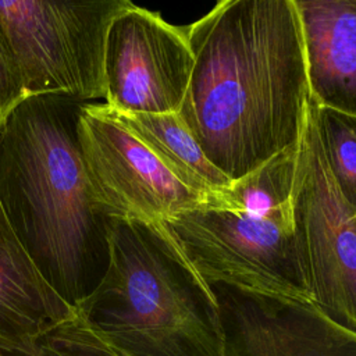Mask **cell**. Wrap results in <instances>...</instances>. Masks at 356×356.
<instances>
[{"label":"cell","instance_id":"16","mask_svg":"<svg viewBox=\"0 0 356 356\" xmlns=\"http://www.w3.org/2000/svg\"><path fill=\"white\" fill-rule=\"evenodd\" d=\"M26 97L19 65L0 25V128Z\"/></svg>","mask_w":356,"mask_h":356},{"label":"cell","instance_id":"1","mask_svg":"<svg viewBox=\"0 0 356 356\" xmlns=\"http://www.w3.org/2000/svg\"><path fill=\"white\" fill-rule=\"evenodd\" d=\"M193 56L178 115L231 181L298 145L310 100L293 0H224L185 28Z\"/></svg>","mask_w":356,"mask_h":356},{"label":"cell","instance_id":"6","mask_svg":"<svg viewBox=\"0 0 356 356\" xmlns=\"http://www.w3.org/2000/svg\"><path fill=\"white\" fill-rule=\"evenodd\" d=\"M291 209L310 303L356 335V209L341 196L328 171L310 100L298 143Z\"/></svg>","mask_w":356,"mask_h":356},{"label":"cell","instance_id":"7","mask_svg":"<svg viewBox=\"0 0 356 356\" xmlns=\"http://www.w3.org/2000/svg\"><path fill=\"white\" fill-rule=\"evenodd\" d=\"M78 138L90 184L114 217L163 222L204 200L181 184L106 103L83 104Z\"/></svg>","mask_w":356,"mask_h":356},{"label":"cell","instance_id":"8","mask_svg":"<svg viewBox=\"0 0 356 356\" xmlns=\"http://www.w3.org/2000/svg\"><path fill=\"white\" fill-rule=\"evenodd\" d=\"M192 67L185 28L132 3L107 32L104 103L118 113H178Z\"/></svg>","mask_w":356,"mask_h":356},{"label":"cell","instance_id":"4","mask_svg":"<svg viewBox=\"0 0 356 356\" xmlns=\"http://www.w3.org/2000/svg\"><path fill=\"white\" fill-rule=\"evenodd\" d=\"M132 3L0 0V25L28 96L106 97L104 51L113 19Z\"/></svg>","mask_w":356,"mask_h":356},{"label":"cell","instance_id":"15","mask_svg":"<svg viewBox=\"0 0 356 356\" xmlns=\"http://www.w3.org/2000/svg\"><path fill=\"white\" fill-rule=\"evenodd\" d=\"M11 356H124L92 331L75 312L40 335L29 353L10 352Z\"/></svg>","mask_w":356,"mask_h":356},{"label":"cell","instance_id":"12","mask_svg":"<svg viewBox=\"0 0 356 356\" xmlns=\"http://www.w3.org/2000/svg\"><path fill=\"white\" fill-rule=\"evenodd\" d=\"M110 110L181 184L197 195L206 197L232 182L207 160L178 113L129 114Z\"/></svg>","mask_w":356,"mask_h":356},{"label":"cell","instance_id":"17","mask_svg":"<svg viewBox=\"0 0 356 356\" xmlns=\"http://www.w3.org/2000/svg\"><path fill=\"white\" fill-rule=\"evenodd\" d=\"M0 356H11V355L7 353V352H1V350H0Z\"/></svg>","mask_w":356,"mask_h":356},{"label":"cell","instance_id":"2","mask_svg":"<svg viewBox=\"0 0 356 356\" xmlns=\"http://www.w3.org/2000/svg\"><path fill=\"white\" fill-rule=\"evenodd\" d=\"M85 103L28 96L0 128L4 216L38 273L74 310L108 267L114 221L82 157L78 122Z\"/></svg>","mask_w":356,"mask_h":356},{"label":"cell","instance_id":"13","mask_svg":"<svg viewBox=\"0 0 356 356\" xmlns=\"http://www.w3.org/2000/svg\"><path fill=\"white\" fill-rule=\"evenodd\" d=\"M296 159L298 145L277 153L221 192L207 195L203 203L260 217L291 214Z\"/></svg>","mask_w":356,"mask_h":356},{"label":"cell","instance_id":"3","mask_svg":"<svg viewBox=\"0 0 356 356\" xmlns=\"http://www.w3.org/2000/svg\"><path fill=\"white\" fill-rule=\"evenodd\" d=\"M75 312L124 356H224L211 288L159 221L114 217L108 267Z\"/></svg>","mask_w":356,"mask_h":356},{"label":"cell","instance_id":"5","mask_svg":"<svg viewBox=\"0 0 356 356\" xmlns=\"http://www.w3.org/2000/svg\"><path fill=\"white\" fill-rule=\"evenodd\" d=\"M163 224L207 284L310 302L292 213L260 217L202 202Z\"/></svg>","mask_w":356,"mask_h":356},{"label":"cell","instance_id":"14","mask_svg":"<svg viewBox=\"0 0 356 356\" xmlns=\"http://www.w3.org/2000/svg\"><path fill=\"white\" fill-rule=\"evenodd\" d=\"M320 147L338 192L356 209V115L310 99Z\"/></svg>","mask_w":356,"mask_h":356},{"label":"cell","instance_id":"10","mask_svg":"<svg viewBox=\"0 0 356 356\" xmlns=\"http://www.w3.org/2000/svg\"><path fill=\"white\" fill-rule=\"evenodd\" d=\"M310 99L356 115V0H293Z\"/></svg>","mask_w":356,"mask_h":356},{"label":"cell","instance_id":"9","mask_svg":"<svg viewBox=\"0 0 356 356\" xmlns=\"http://www.w3.org/2000/svg\"><path fill=\"white\" fill-rule=\"evenodd\" d=\"M209 285L220 310L224 356H356V335L310 302Z\"/></svg>","mask_w":356,"mask_h":356},{"label":"cell","instance_id":"11","mask_svg":"<svg viewBox=\"0 0 356 356\" xmlns=\"http://www.w3.org/2000/svg\"><path fill=\"white\" fill-rule=\"evenodd\" d=\"M74 313L38 273L0 204V350L29 353L40 335Z\"/></svg>","mask_w":356,"mask_h":356}]
</instances>
